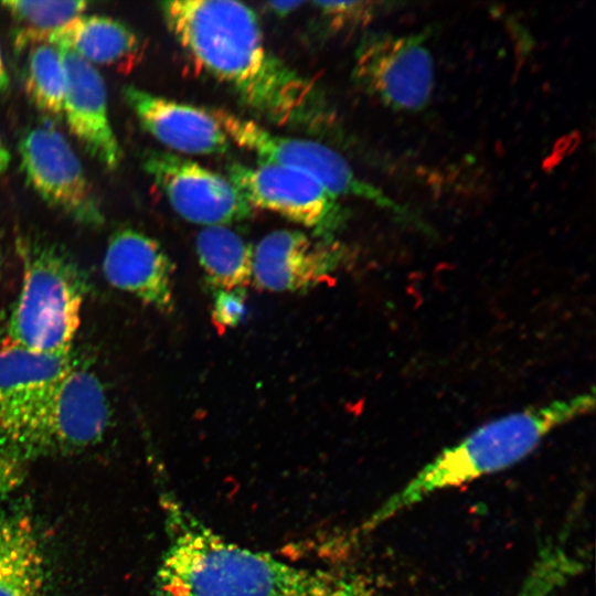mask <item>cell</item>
Returning <instances> with one entry per match:
<instances>
[{"mask_svg": "<svg viewBox=\"0 0 596 596\" xmlns=\"http://www.w3.org/2000/svg\"><path fill=\"white\" fill-rule=\"evenodd\" d=\"M246 297L243 288L219 289L212 310V319L219 328H232L245 316Z\"/></svg>", "mask_w": 596, "mask_h": 596, "instance_id": "24", "label": "cell"}, {"mask_svg": "<svg viewBox=\"0 0 596 596\" xmlns=\"http://www.w3.org/2000/svg\"><path fill=\"white\" fill-rule=\"evenodd\" d=\"M319 23L327 33H338L363 26L385 11L392 2L313 1Z\"/></svg>", "mask_w": 596, "mask_h": 596, "instance_id": "22", "label": "cell"}, {"mask_svg": "<svg viewBox=\"0 0 596 596\" xmlns=\"http://www.w3.org/2000/svg\"><path fill=\"white\" fill-rule=\"evenodd\" d=\"M74 366L71 353L51 354L2 345L0 423L50 391Z\"/></svg>", "mask_w": 596, "mask_h": 596, "instance_id": "16", "label": "cell"}, {"mask_svg": "<svg viewBox=\"0 0 596 596\" xmlns=\"http://www.w3.org/2000/svg\"><path fill=\"white\" fill-rule=\"evenodd\" d=\"M103 272L107 281L162 312L173 308V265L161 245L137 230L126 227L111 234Z\"/></svg>", "mask_w": 596, "mask_h": 596, "instance_id": "14", "label": "cell"}, {"mask_svg": "<svg viewBox=\"0 0 596 596\" xmlns=\"http://www.w3.org/2000/svg\"><path fill=\"white\" fill-rule=\"evenodd\" d=\"M35 540L34 529L29 518L0 515V567Z\"/></svg>", "mask_w": 596, "mask_h": 596, "instance_id": "23", "label": "cell"}, {"mask_svg": "<svg viewBox=\"0 0 596 596\" xmlns=\"http://www.w3.org/2000/svg\"><path fill=\"white\" fill-rule=\"evenodd\" d=\"M595 406L594 390L496 418L446 447L354 530L366 534L444 490L504 470L528 457L555 428Z\"/></svg>", "mask_w": 596, "mask_h": 596, "instance_id": "3", "label": "cell"}, {"mask_svg": "<svg viewBox=\"0 0 596 596\" xmlns=\"http://www.w3.org/2000/svg\"><path fill=\"white\" fill-rule=\"evenodd\" d=\"M31 45L26 58L25 91L40 110L61 118L66 91V72L61 52L50 42Z\"/></svg>", "mask_w": 596, "mask_h": 596, "instance_id": "18", "label": "cell"}, {"mask_svg": "<svg viewBox=\"0 0 596 596\" xmlns=\"http://www.w3.org/2000/svg\"><path fill=\"white\" fill-rule=\"evenodd\" d=\"M430 34V29L406 35L364 34L354 52L353 81L392 110H423L435 85L434 60L426 44Z\"/></svg>", "mask_w": 596, "mask_h": 596, "instance_id": "7", "label": "cell"}, {"mask_svg": "<svg viewBox=\"0 0 596 596\" xmlns=\"http://www.w3.org/2000/svg\"><path fill=\"white\" fill-rule=\"evenodd\" d=\"M1 4L23 29L17 35L20 49L40 42L46 34L82 15L88 7L86 1H3Z\"/></svg>", "mask_w": 596, "mask_h": 596, "instance_id": "19", "label": "cell"}, {"mask_svg": "<svg viewBox=\"0 0 596 596\" xmlns=\"http://www.w3.org/2000/svg\"><path fill=\"white\" fill-rule=\"evenodd\" d=\"M40 42L65 45L91 64H102L128 73L140 62L143 44L124 22L105 15L82 14Z\"/></svg>", "mask_w": 596, "mask_h": 596, "instance_id": "15", "label": "cell"}, {"mask_svg": "<svg viewBox=\"0 0 596 596\" xmlns=\"http://www.w3.org/2000/svg\"><path fill=\"white\" fill-rule=\"evenodd\" d=\"M45 568L38 540L0 567V596H44Z\"/></svg>", "mask_w": 596, "mask_h": 596, "instance_id": "21", "label": "cell"}, {"mask_svg": "<svg viewBox=\"0 0 596 596\" xmlns=\"http://www.w3.org/2000/svg\"><path fill=\"white\" fill-rule=\"evenodd\" d=\"M161 503L168 540L150 596H377L363 574L295 565L228 541L171 490Z\"/></svg>", "mask_w": 596, "mask_h": 596, "instance_id": "2", "label": "cell"}, {"mask_svg": "<svg viewBox=\"0 0 596 596\" xmlns=\"http://www.w3.org/2000/svg\"><path fill=\"white\" fill-rule=\"evenodd\" d=\"M227 178L251 207L275 212L332 241L348 213L338 198L312 177L289 168L259 162L227 166Z\"/></svg>", "mask_w": 596, "mask_h": 596, "instance_id": "8", "label": "cell"}, {"mask_svg": "<svg viewBox=\"0 0 596 596\" xmlns=\"http://www.w3.org/2000/svg\"><path fill=\"white\" fill-rule=\"evenodd\" d=\"M582 564L570 547L551 543L541 550L515 596H553L582 571Z\"/></svg>", "mask_w": 596, "mask_h": 596, "instance_id": "20", "label": "cell"}, {"mask_svg": "<svg viewBox=\"0 0 596 596\" xmlns=\"http://www.w3.org/2000/svg\"><path fill=\"white\" fill-rule=\"evenodd\" d=\"M195 251L207 280L216 288H243L251 280L253 248L227 226H206L200 231Z\"/></svg>", "mask_w": 596, "mask_h": 596, "instance_id": "17", "label": "cell"}, {"mask_svg": "<svg viewBox=\"0 0 596 596\" xmlns=\"http://www.w3.org/2000/svg\"><path fill=\"white\" fill-rule=\"evenodd\" d=\"M142 167L184 220L205 226L225 225L251 216L252 207L222 174L185 157L148 150Z\"/></svg>", "mask_w": 596, "mask_h": 596, "instance_id": "10", "label": "cell"}, {"mask_svg": "<svg viewBox=\"0 0 596 596\" xmlns=\"http://www.w3.org/2000/svg\"><path fill=\"white\" fill-rule=\"evenodd\" d=\"M108 423L100 381L74 366L50 391L0 423V449L23 461L68 455L99 441Z\"/></svg>", "mask_w": 596, "mask_h": 596, "instance_id": "4", "label": "cell"}, {"mask_svg": "<svg viewBox=\"0 0 596 596\" xmlns=\"http://www.w3.org/2000/svg\"><path fill=\"white\" fill-rule=\"evenodd\" d=\"M306 1H270L266 8L276 17H286L305 6Z\"/></svg>", "mask_w": 596, "mask_h": 596, "instance_id": "26", "label": "cell"}, {"mask_svg": "<svg viewBox=\"0 0 596 596\" xmlns=\"http://www.w3.org/2000/svg\"><path fill=\"white\" fill-rule=\"evenodd\" d=\"M160 7L192 65L254 115L307 132L332 130L336 115L321 88L267 47L257 15L245 3L177 0Z\"/></svg>", "mask_w": 596, "mask_h": 596, "instance_id": "1", "label": "cell"}, {"mask_svg": "<svg viewBox=\"0 0 596 596\" xmlns=\"http://www.w3.org/2000/svg\"><path fill=\"white\" fill-rule=\"evenodd\" d=\"M23 285L2 345L34 352L70 353L81 323L84 281L57 247L22 244Z\"/></svg>", "mask_w": 596, "mask_h": 596, "instance_id": "5", "label": "cell"}, {"mask_svg": "<svg viewBox=\"0 0 596 596\" xmlns=\"http://www.w3.org/2000/svg\"><path fill=\"white\" fill-rule=\"evenodd\" d=\"M9 87V76L0 50V93H4Z\"/></svg>", "mask_w": 596, "mask_h": 596, "instance_id": "28", "label": "cell"}, {"mask_svg": "<svg viewBox=\"0 0 596 596\" xmlns=\"http://www.w3.org/2000/svg\"><path fill=\"white\" fill-rule=\"evenodd\" d=\"M124 98L140 126L167 148L183 155H222L230 139L211 110L128 85Z\"/></svg>", "mask_w": 596, "mask_h": 596, "instance_id": "13", "label": "cell"}, {"mask_svg": "<svg viewBox=\"0 0 596 596\" xmlns=\"http://www.w3.org/2000/svg\"><path fill=\"white\" fill-rule=\"evenodd\" d=\"M18 151L31 188L51 206L86 226H100L104 215L77 155L50 126L28 129Z\"/></svg>", "mask_w": 596, "mask_h": 596, "instance_id": "9", "label": "cell"}, {"mask_svg": "<svg viewBox=\"0 0 596 596\" xmlns=\"http://www.w3.org/2000/svg\"><path fill=\"white\" fill-rule=\"evenodd\" d=\"M25 478V461L0 449V500L19 489Z\"/></svg>", "mask_w": 596, "mask_h": 596, "instance_id": "25", "label": "cell"}, {"mask_svg": "<svg viewBox=\"0 0 596 596\" xmlns=\"http://www.w3.org/2000/svg\"><path fill=\"white\" fill-rule=\"evenodd\" d=\"M342 256L333 241H315L294 230L265 235L253 249L252 276L269 291H299L329 279Z\"/></svg>", "mask_w": 596, "mask_h": 596, "instance_id": "11", "label": "cell"}, {"mask_svg": "<svg viewBox=\"0 0 596 596\" xmlns=\"http://www.w3.org/2000/svg\"><path fill=\"white\" fill-rule=\"evenodd\" d=\"M56 46L66 72L63 106L66 124L93 159L115 169L120 163L121 149L108 117L104 79L96 67L75 51L65 45Z\"/></svg>", "mask_w": 596, "mask_h": 596, "instance_id": "12", "label": "cell"}, {"mask_svg": "<svg viewBox=\"0 0 596 596\" xmlns=\"http://www.w3.org/2000/svg\"><path fill=\"white\" fill-rule=\"evenodd\" d=\"M211 113L231 141L253 152L259 162L306 173L337 198L354 196L370 201L412 221L413 214L382 190L360 179L347 160L330 147L315 140L276 135L253 119L216 108Z\"/></svg>", "mask_w": 596, "mask_h": 596, "instance_id": "6", "label": "cell"}, {"mask_svg": "<svg viewBox=\"0 0 596 596\" xmlns=\"http://www.w3.org/2000/svg\"><path fill=\"white\" fill-rule=\"evenodd\" d=\"M10 152L0 137V173L6 172L10 164Z\"/></svg>", "mask_w": 596, "mask_h": 596, "instance_id": "27", "label": "cell"}]
</instances>
